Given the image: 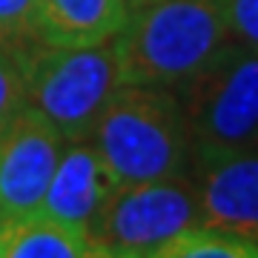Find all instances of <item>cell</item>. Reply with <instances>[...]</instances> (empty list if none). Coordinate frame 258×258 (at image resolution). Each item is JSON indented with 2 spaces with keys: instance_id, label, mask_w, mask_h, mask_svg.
Segmentation results:
<instances>
[{
  "instance_id": "2e32d148",
  "label": "cell",
  "mask_w": 258,
  "mask_h": 258,
  "mask_svg": "<svg viewBox=\"0 0 258 258\" xmlns=\"http://www.w3.org/2000/svg\"><path fill=\"white\" fill-rule=\"evenodd\" d=\"M144 3H152V0H126L129 12H132V9H138V6H144Z\"/></svg>"
},
{
  "instance_id": "8992f818",
  "label": "cell",
  "mask_w": 258,
  "mask_h": 258,
  "mask_svg": "<svg viewBox=\"0 0 258 258\" xmlns=\"http://www.w3.org/2000/svg\"><path fill=\"white\" fill-rule=\"evenodd\" d=\"M63 149L60 129L29 103L0 129V215L20 218L40 210Z\"/></svg>"
},
{
  "instance_id": "9a60e30c",
  "label": "cell",
  "mask_w": 258,
  "mask_h": 258,
  "mask_svg": "<svg viewBox=\"0 0 258 258\" xmlns=\"http://www.w3.org/2000/svg\"><path fill=\"white\" fill-rule=\"evenodd\" d=\"M86 258H144V255H141V252H132V249L112 247V244H103V241H92V238H89Z\"/></svg>"
},
{
  "instance_id": "ba28073f",
  "label": "cell",
  "mask_w": 258,
  "mask_h": 258,
  "mask_svg": "<svg viewBox=\"0 0 258 258\" xmlns=\"http://www.w3.org/2000/svg\"><path fill=\"white\" fill-rule=\"evenodd\" d=\"M115 186L118 184L112 172L106 169L103 158L89 141L66 144L37 212L69 224V227L86 230Z\"/></svg>"
},
{
  "instance_id": "6da1fadb",
  "label": "cell",
  "mask_w": 258,
  "mask_h": 258,
  "mask_svg": "<svg viewBox=\"0 0 258 258\" xmlns=\"http://www.w3.org/2000/svg\"><path fill=\"white\" fill-rule=\"evenodd\" d=\"M89 144L115 184H147L192 172V138L184 106L166 86L120 83L95 120Z\"/></svg>"
},
{
  "instance_id": "9c48e42d",
  "label": "cell",
  "mask_w": 258,
  "mask_h": 258,
  "mask_svg": "<svg viewBox=\"0 0 258 258\" xmlns=\"http://www.w3.org/2000/svg\"><path fill=\"white\" fill-rule=\"evenodd\" d=\"M126 0H37V40L49 46H95L126 26Z\"/></svg>"
},
{
  "instance_id": "5bb4252c",
  "label": "cell",
  "mask_w": 258,
  "mask_h": 258,
  "mask_svg": "<svg viewBox=\"0 0 258 258\" xmlns=\"http://www.w3.org/2000/svg\"><path fill=\"white\" fill-rule=\"evenodd\" d=\"M221 9L232 43L258 52V0H221Z\"/></svg>"
},
{
  "instance_id": "3957f363",
  "label": "cell",
  "mask_w": 258,
  "mask_h": 258,
  "mask_svg": "<svg viewBox=\"0 0 258 258\" xmlns=\"http://www.w3.org/2000/svg\"><path fill=\"white\" fill-rule=\"evenodd\" d=\"M26 72L29 106L46 115L66 144L89 141L95 120L120 86V60L115 40L95 46H20Z\"/></svg>"
},
{
  "instance_id": "277c9868",
  "label": "cell",
  "mask_w": 258,
  "mask_h": 258,
  "mask_svg": "<svg viewBox=\"0 0 258 258\" xmlns=\"http://www.w3.org/2000/svg\"><path fill=\"white\" fill-rule=\"evenodd\" d=\"M178 89L195 149H258V52L227 40Z\"/></svg>"
},
{
  "instance_id": "5b68a950",
  "label": "cell",
  "mask_w": 258,
  "mask_h": 258,
  "mask_svg": "<svg viewBox=\"0 0 258 258\" xmlns=\"http://www.w3.org/2000/svg\"><path fill=\"white\" fill-rule=\"evenodd\" d=\"M201 224L198 189L192 175L120 184L95 212L86 232L92 241L147 255L178 232Z\"/></svg>"
},
{
  "instance_id": "e0dca14e",
  "label": "cell",
  "mask_w": 258,
  "mask_h": 258,
  "mask_svg": "<svg viewBox=\"0 0 258 258\" xmlns=\"http://www.w3.org/2000/svg\"><path fill=\"white\" fill-rule=\"evenodd\" d=\"M3 224H6V215H0V238H3Z\"/></svg>"
},
{
  "instance_id": "8fae6325",
  "label": "cell",
  "mask_w": 258,
  "mask_h": 258,
  "mask_svg": "<svg viewBox=\"0 0 258 258\" xmlns=\"http://www.w3.org/2000/svg\"><path fill=\"white\" fill-rule=\"evenodd\" d=\"M144 258H258V241L198 224L166 238Z\"/></svg>"
},
{
  "instance_id": "7c38bea8",
  "label": "cell",
  "mask_w": 258,
  "mask_h": 258,
  "mask_svg": "<svg viewBox=\"0 0 258 258\" xmlns=\"http://www.w3.org/2000/svg\"><path fill=\"white\" fill-rule=\"evenodd\" d=\"M29 103L26 72L20 52L12 46H0V129Z\"/></svg>"
},
{
  "instance_id": "52a82bcc",
  "label": "cell",
  "mask_w": 258,
  "mask_h": 258,
  "mask_svg": "<svg viewBox=\"0 0 258 258\" xmlns=\"http://www.w3.org/2000/svg\"><path fill=\"white\" fill-rule=\"evenodd\" d=\"M201 227L258 241V149L192 152Z\"/></svg>"
},
{
  "instance_id": "30bf717a",
  "label": "cell",
  "mask_w": 258,
  "mask_h": 258,
  "mask_svg": "<svg viewBox=\"0 0 258 258\" xmlns=\"http://www.w3.org/2000/svg\"><path fill=\"white\" fill-rule=\"evenodd\" d=\"M89 232L69 227L43 212L6 218L0 258H86Z\"/></svg>"
},
{
  "instance_id": "4fadbf2b",
  "label": "cell",
  "mask_w": 258,
  "mask_h": 258,
  "mask_svg": "<svg viewBox=\"0 0 258 258\" xmlns=\"http://www.w3.org/2000/svg\"><path fill=\"white\" fill-rule=\"evenodd\" d=\"M37 40V0H0V46H29Z\"/></svg>"
},
{
  "instance_id": "7a4b0ae2",
  "label": "cell",
  "mask_w": 258,
  "mask_h": 258,
  "mask_svg": "<svg viewBox=\"0 0 258 258\" xmlns=\"http://www.w3.org/2000/svg\"><path fill=\"white\" fill-rule=\"evenodd\" d=\"M230 40L221 0H152L115 37L120 83L178 89Z\"/></svg>"
}]
</instances>
